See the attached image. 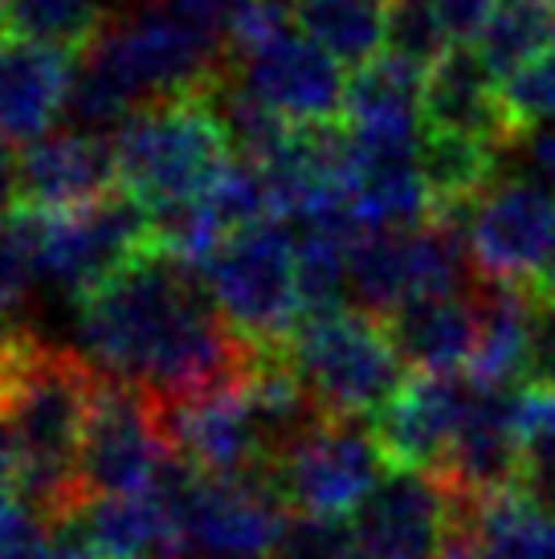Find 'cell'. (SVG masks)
Wrapping results in <instances>:
<instances>
[{
	"label": "cell",
	"mask_w": 555,
	"mask_h": 559,
	"mask_svg": "<svg viewBox=\"0 0 555 559\" xmlns=\"http://www.w3.org/2000/svg\"><path fill=\"white\" fill-rule=\"evenodd\" d=\"M78 347L98 376L160 401L246 372L253 352L221 319L201 270L160 246L78 298Z\"/></svg>",
	"instance_id": "6da1fadb"
},
{
	"label": "cell",
	"mask_w": 555,
	"mask_h": 559,
	"mask_svg": "<svg viewBox=\"0 0 555 559\" xmlns=\"http://www.w3.org/2000/svg\"><path fill=\"white\" fill-rule=\"evenodd\" d=\"M229 70L225 37L204 29L168 0L143 4L98 29L78 53L66 115L82 131H115L131 110L213 91Z\"/></svg>",
	"instance_id": "7a4b0ae2"
},
{
	"label": "cell",
	"mask_w": 555,
	"mask_h": 559,
	"mask_svg": "<svg viewBox=\"0 0 555 559\" xmlns=\"http://www.w3.org/2000/svg\"><path fill=\"white\" fill-rule=\"evenodd\" d=\"M94 384L98 372L86 359L25 340L0 396V420L21 450V498L54 523L86 502L78 462Z\"/></svg>",
	"instance_id": "3957f363"
},
{
	"label": "cell",
	"mask_w": 555,
	"mask_h": 559,
	"mask_svg": "<svg viewBox=\"0 0 555 559\" xmlns=\"http://www.w3.org/2000/svg\"><path fill=\"white\" fill-rule=\"evenodd\" d=\"M110 147L119 188L152 217L204 201L237 159L229 127L209 103V91L131 110L115 127Z\"/></svg>",
	"instance_id": "277c9868"
},
{
	"label": "cell",
	"mask_w": 555,
	"mask_h": 559,
	"mask_svg": "<svg viewBox=\"0 0 555 559\" xmlns=\"http://www.w3.org/2000/svg\"><path fill=\"white\" fill-rule=\"evenodd\" d=\"M286 356L327 417H376L409 376L388 323L359 307L310 311L286 340Z\"/></svg>",
	"instance_id": "5b68a950"
},
{
	"label": "cell",
	"mask_w": 555,
	"mask_h": 559,
	"mask_svg": "<svg viewBox=\"0 0 555 559\" xmlns=\"http://www.w3.org/2000/svg\"><path fill=\"white\" fill-rule=\"evenodd\" d=\"M221 319L249 347H282L307 319L298 286V237L286 221H258L229 234L201 265Z\"/></svg>",
	"instance_id": "8992f818"
},
{
	"label": "cell",
	"mask_w": 555,
	"mask_h": 559,
	"mask_svg": "<svg viewBox=\"0 0 555 559\" xmlns=\"http://www.w3.org/2000/svg\"><path fill=\"white\" fill-rule=\"evenodd\" d=\"M33 229V253L42 282L58 286L66 295H91L110 274H119L135 253L155 246L152 213L115 188L110 197L62 213H42L21 204Z\"/></svg>",
	"instance_id": "52a82bcc"
},
{
	"label": "cell",
	"mask_w": 555,
	"mask_h": 559,
	"mask_svg": "<svg viewBox=\"0 0 555 559\" xmlns=\"http://www.w3.org/2000/svg\"><path fill=\"white\" fill-rule=\"evenodd\" d=\"M270 481L294 514L352 519L385 481L388 457L371 425L323 417L270 462Z\"/></svg>",
	"instance_id": "ba28073f"
},
{
	"label": "cell",
	"mask_w": 555,
	"mask_h": 559,
	"mask_svg": "<svg viewBox=\"0 0 555 559\" xmlns=\"http://www.w3.org/2000/svg\"><path fill=\"white\" fill-rule=\"evenodd\" d=\"M176 450L164 429L160 396L127 380L98 376L82 433V495H139L164 478Z\"/></svg>",
	"instance_id": "9c48e42d"
},
{
	"label": "cell",
	"mask_w": 555,
	"mask_h": 559,
	"mask_svg": "<svg viewBox=\"0 0 555 559\" xmlns=\"http://www.w3.org/2000/svg\"><path fill=\"white\" fill-rule=\"evenodd\" d=\"M160 408L176 457L204 478H249L270 469V441L246 372L185 396H168Z\"/></svg>",
	"instance_id": "30bf717a"
},
{
	"label": "cell",
	"mask_w": 555,
	"mask_h": 559,
	"mask_svg": "<svg viewBox=\"0 0 555 559\" xmlns=\"http://www.w3.org/2000/svg\"><path fill=\"white\" fill-rule=\"evenodd\" d=\"M229 82L291 127L343 119V98H347L343 62L331 58L323 46H315L298 25L229 58Z\"/></svg>",
	"instance_id": "8fae6325"
},
{
	"label": "cell",
	"mask_w": 555,
	"mask_h": 559,
	"mask_svg": "<svg viewBox=\"0 0 555 559\" xmlns=\"http://www.w3.org/2000/svg\"><path fill=\"white\" fill-rule=\"evenodd\" d=\"M479 278L535 286L555 246V197L535 180H498L465 213Z\"/></svg>",
	"instance_id": "7c38bea8"
},
{
	"label": "cell",
	"mask_w": 555,
	"mask_h": 559,
	"mask_svg": "<svg viewBox=\"0 0 555 559\" xmlns=\"http://www.w3.org/2000/svg\"><path fill=\"white\" fill-rule=\"evenodd\" d=\"M453 531V495L437 474L388 469L352 514L347 559H441Z\"/></svg>",
	"instance_id": "4fadbf2b"
},
{
	"label": "cell",
	"mask_w": 555,
	"mask_h": 559,
	"mask_svg": "<svg viewBox=\"0 0 555 559\" xmlns=\"http://www.w3.org/2000/svg\"><path fill=\"white\" fill-rule=\"evenodd\" d=\"M479 384L453 372H409L397 396L371 417V433L388 457V469L437 474L462 429Z\"/></svg>",
	"instance_id": "5bb4252c"
},
{
	"label": "cell",
	"mask_w": 555,
	"mask_h": 559,
	"mask_svg": "<svg viewBox=\"0 0 555 559\" xmlns=\"http://www.w3.org/2000/svg\"><path fill=\"white\" fill-rule=\"evenodd\" d=\"M119 188L110 135L66 127L21 147V204L42 213H62L103 201Z\"/></svg>",
	"instance_id": "9a60e30c"
},
{
	"label": "cell",
	"mask_w": 555,
	"mask_h": 559,
	"mask_svg": "<svg viewBox=\"0 0 555 559\" xmlns=\"http://www.w3.org/2000/svg\"><path fill=\"white\" fill-rule=\"evenodd\" d=\"M437 478L462 498H491L527 486V445L507 389H479Z\"/></svg>",
	"instance_id": "2e32d148"
},
{
	"label": "cell",
	"mask_w": 555,
	"mask_h": 559,
	"mask_svg": "<svg viewBox=\"0 0 555 559\" xmlns=\"http://www.w3.org/2000/svg\"><path fill=\"white\" fill-rule=\"evenodd\" d=\"M425 131L482 140L503 152L523 140L503 103V82L474 46H453L425 70Z\"/></svg>",
	"instance_id": "e0dca14e"
},
{
	"label": "cell",
	"mask_w": 555,
	"mask_h": 559,
	"mask_svg": "<svg viewBox=\"0 0 555 559\" xmlns=\"http://www.w3.org/2000/svg\"><path fill=\"white\" fill-rule=\"evenodd\" d=\"M343 127L364 147H421L425 135V66L385 49L347 79Z\"/></svg>",
	"instance_id": "ac0fdd59"
},
{
	"label": "cell",
	"mask_w": 555,
	"mask_h": 559,
	"mask_svg": "<svg viewBox=\"0 0 555 559\" xmlns=\"http://www.w3.org/2000/svg\"><path fill=\"white\" fill-rule=\"evenodd\" d=\"M78 53L0 37V140H42L70 107Z\"/></svg>",
	"instance_id": "d6986e66"
},
{
	"label": "cell",
	"mask_w": 555,
	"mask_h": 559,
	"mask_svg": "<svg viewBox=\"0 0 555 559\" xmlns=\"http://www.w3.org/2000/svg\"><path fill=\"white\" fill-rule=\"evenodd\" d=\"M474 307H479V347L470 359V380L479 389H507L527 380L531 364V331L540 298L531 286L515 282H474Z\"/></svg>",
	"instance_id": "ffe728a7"
},
{
	"label": "cell",
	"mask_w": 555,
	"mask_h": 559,
	"mask_svg": "<svg viewBox=\"0 0 555 559\" xmlns=\"http://www.w3.org/2000/svg\"><path fill=\"white\" fill-rule=\"evenodd\" d=\"M388 331L401 347V356L416 372H453L470 368L479 347V307L474 286L462 295L416 298L388 319Z\"/></svg>",
	"instance_id": "44dd1931"
},
{
	"label": "cell",
	"mask_w": 555,
	"mask_h": 559,
	"mask_svg": "<svg viewBox=\"0 0 555 559\" xmlns=\"http://www.w3.org/2000/svg\"><path fill=\"white\" fill-rule=\"evenodd\" d=\"M503 147L465 135H421V171L433 197V217H465L491 185H498Z\"/></svg>",
	"instance_id": "7402d4cb"
},
{
	"label": "cell",
	"mask_w": 555,
	"mask_h": 559,
	"mask_svg": "<svg viewBox=\"0 0 555 559\" xmlns=\"http://www.w3.org/2000/svg\"><path fill=\"white\" fill-rule=\"evenodd\" d=\"M291 9L294 25L352 70L388 49L392 0H291Z\"/></svg>",
	"instance_id": "603a6c76"
},
{
	"label": "cell",
	"mask_w": 555,
	"mask_h": 559,
	"mask_svg": "<svg viewBox=\"0 0 555 559\" xmlns=\"http://www.w3.org/2000/svg\"><path fill=\"white\" fill-rule=\"evenodd\" d=\"M347 290L359 311L376 319L413 302V258H409V229H368L352 241L347 253Z\"/></svg>",
	"instance_id": "cb8c5ba5"
},
{
	"label": "cell",
	"mask_w": 555,
	"mask_h": 559,
	"mask_svg": "<svg viewBox=\"0 0 555 559\" xmlns=\"http://www.w3.org/2000/svg\"><path fill=\"white\" fill-rule=\"evenodd\" d=\"M555 46V0H498L482 37L474 41L479 58L498 82L519 74Z\"/></svg>",
	"instance_id": "d4e9b609"
},
{
	"label": "cell",
	"mask_w": 555,
	"mask_h": 559,
	"mask_svg": "<svg viewBox=\"0 0 555 559\" xmlns=\"http://www.w3.org/2000/svg\"><path fill=\"white\" fill-rule=\"evenodd\" d=\"M103 29V0H13L0 13V37L82 53Z\"/></svg>",
	"instance_id": "484cf974"
},
{
	"label": "cell",
	"mask_w": 555,
	"mask_h": 559,
	"mask_svg": "<svg viewBox=\"0 0 555 559\" xmlns=\"http://www.w3.org/2000/svg\"><path fill=\"white\" fill-rule=\"evenodd\" d=\"M388 49L429 70L441 53L453 49L437 16V0H392L388 9Z\"/></svg>",
	"instance_id": "4316f807"
},
{
	"label": "cell",
	"mask_w": 555,
	"mask_h": 559,
	"mask_svg": "<svg viewBox=\"0 0 555 559\" xmlns=\"http://www.w3.org/2000/svg\"><path fill=\"white\" fill-rule=\"evenodd\" d=\"M37 282L42 274H37V253H33V229L25 209L16 204L9 217H0V319H9Z\"/></svg>",
	"instance_id": "83f0119b"
},
{
	"label": "cell",
	"mask_w": 555,
	"mask_h": 559,
	"mask_svg": "<svg viewBox=\"0 0 555 559\" xmlns=\"http://www.w3.org/2000/svg\"><path fill=\"white\" fill-rule=\"evenodd\" d=\"M503 103L519 135L535 131L547 119L555 123V46L503 82Z\"/></svg>",
	"instance_id": "f1b7e54d"
},
{
	"label": "cell",
	"mask_w": 555,
	"mask_h": 559,
	"mask_svg": "<svg viewBox=\"0 0 555 559\" xmlns=\"http://www.w3.org/2000/svg\"><path fill=\"white\" fill-rule=\"evenodd\" d=\"M352 551V519H319V514H291L274 559H347Z\"/></svg>",
	"instance_id": "f546056e"
},
{
	"label": "cell",
	"mask_w": 555,
	"mask_h": 559,
	"mask_svg": "<svg viewBox=\"0 0 555 559\" xmlns=\"http://www.w3.org/2000/svg\"><path fill=\"white\" fill-rule=\"evenodd\" d=\"M54 539V519L25 498H0V559H42Z\"/></svg>",
	"instance_id": "4dcf8cb0"
},
{
	"label": "cell",
	"mask_w": 555,
	"mask_h": 559,
	"mask_svg": "<svg viewBox=\"0 0 555 559\" xmlns=\"http://www.w3.org/2000/svg\"><path fill=\"white\" fill-rule=\"evenodd\" d=\"M494 9H498V0H437V16L453 46H474Z\"/></svg>",
	"instance_id": "1f68e13d"
},
{
	"label": "cell",
	"mask_w": 555,
	"mask_h": 559,
	"mask_svg": "<svg viewBox=\"0 0 555 559\" xmlns=\"http://www.w3.org/2000/svg\"><path fill=\"white\" fill-rule=\"evenodd\" d=\"M527 380L555 384V298H540V307H535V331H531V364H527Z\"/></svg>",
	"instance_id": "d6a6232c"
},
{
	"label": "cell",
	"mask_w": 555,
	"mask_h": 559,
	"mask_svg": "<svg viewBox=\"0 0 555 559\" xmlns=\"http://www.w3.org/2000/svg\"><path fill=\"white\" fill-rule=\"evenodd\" d=\"M168 4L176 13H185L188 21H197V25L225 37V33H229V21L241 13L246 0H168Z\"/></svg>",
	"instance_id": "836d02e7"
},
{
	"label": "cell",
	"mask_w": 555,
	"mask_h": 559,
	"mask_svg": "<svg viewBox=\"0 0 555 559\" xmlns=\"http://www.w3.org/2000/svg\"><path fill=\"white\" fill-rule=\"evenodd\" d=\"M21 204V152L16 143L0 140V217H9Z\"/></svg>",
	"instance_id": "e575fe53"
},
{
	"label": "cell",
	"mask_w": 555,
	"mask_h": 559,
	"mask_svg": "<svg viewBox=\"0 0 555 559\" xmlns=\"http://www.w3.org/2000/svg\"><path fill=\"white\" fill-rule=\"evenodd\" d=\"M0 498H21V450L0 420Z\"/></svg>",
	"instance_id": "d590c367"
},
{
	"label": "cell",
	"mask_w": 555,
	"mask_h": 559,
	"mask_svg": "<svg viewBox=\"0 0 555 559\" xmlns=\"http://www.w3.org/2000/svg\"><path fill=\"white\" fill-rule=\"evenodd\" d=\"M42 559H94V556H91V547L82 544V535H78L74 523H70V519H58V523H54V539H49Z\"/></svg>",
	"instance_id": "8d00e7d4"
},
{
	"label": "cell",
	"mask_w": 555,
	"mask_h": 559,
	"mask_svg": "<svg viewBox=\"0 0 555 559\" xmlns=\"http://www.w3.org/2000/svg\"><path fill=\"white\" fill-rule=\"evenodd\" d=\"M441 559H498V556H494L491 547L482 544L474 531H449Z\"/></svg>",
	"instance_id": "74e56055"
},
{
	"label": "cell",
	"mask_w": 555,
	"mask_h": 559,
	"mask_svg": "<svg viewBox=\"0 0 555 559\" xmlns=\"http://www.w3.org/2000/svg\"><path fill=\"white\" fill-rule=\"evenodd\" d=\"M535 159H540V168L552 176V185H555V123L535 140Z\"/></svg>",
	"instance_id": "f35d334b"
},
{
	"label": "cell",
	"mask_w": 555,
	"mask_h": 559,
	"mask_svg": "<svg viewBox=\"0 0 555 559\" xmlns=\"http://www.w3.org/2000/svg\"><path fill=\"white\" fill-rule=\"evenodd\" d=\"M540 298H555V246H552V258H547V265H543V274H540V282L531 286Z\"/></svg>",
	"instance_id": "ab89813d"
},
{
	"label": "cell",
	"mask_w": 555,
	"mask_h": 559,
	"mask_svg": "<svg viewBox=\"0 0 555 559\" xmlns=\"http://www.w3.org/2000/svg\"><path fill=\"white\" fill-rule=\"evenodd\" d=\"M9 4H13V0H0V13H4V9H9Z\"/></svg>",
	"instance_id": "60d3db41"
}]
</instances>
